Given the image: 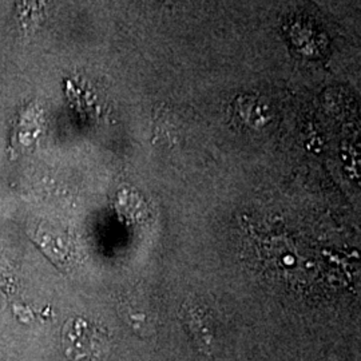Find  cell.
Returning a JSON list of instances; mask_svg holds the SVG:
<instances>
[{"mask_svg": "<svg viewBox=\"0 0 361 361\" xmlns=\"http://www.w3.org/2000/svg\"><path fill=\"white\" fill-rule=\"evenodd\" d=\"M62 345L66 356L71 360H95L106 352L107 335L98 326L78 317L63 326Z\"/></svg>", "mask_w": 361, "mask_h": 361, "instance_id": "cell-1", "label": "cell"}, {"mask_svg": "<svg viewBox=\"0 0 361 361\" xmlns=\"http://www.w3.org/2000/svg\"><path fill=\"white\" fill-rule=\"evenodd\" d=\"M186 324L189 332L193 335L197 343L207 348L213 343V329L209 323V319H207L204 314H201L198 310H192L186 316Z\"/></svg>", "mask_w": 361, "mask_h": 361, "instance_id": "cell-2", "label": "cell"}]
</instances>
